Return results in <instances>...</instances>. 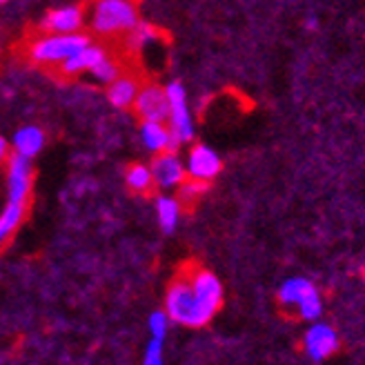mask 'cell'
<instances>
[{
  "label": "cell",
  "mask_w": 365,
  "mask_h": 365,
  "mask_svg": "<svg viewBox=\"0 0 365 365\" xmlns=\"http://www.w3.org/2000/svg\"><path fill=\"white\" fill-rule=\"evenodd\" d=\"M223 303V285L212 272H196L192 281H176L165 299V312L170 321L200 327L210 323Z\"/></svg>",
  "instance_id": "obj_1"
},
{
  "label": "cell",
  "mask_w": 365,
  "mask_h": 365,
  "mask_svg": "<svg viewBox=\"0 0 365 365\" xmlns=\"http://www.w3.org/2000/svg\"><path fill=\"white\" fill-rule=\"evenodd\" d=\"M91 43L89 34H41L27 45V58L38 67H61Z\"/></svg>",
  "instance_id": "obj_2"
},
{
  "label": "cell",
  "mask_w": 365,
  "mask_h": 365,
  "mask_svg": "<svg viewBox=\"0 0 365 365\" xmlns=\"http://www.w3.org/2000/svg\"><path fill=\"white\" fill-rule=\"evenodd\" d=\"M168 327H170V317H168V312H154V314L150 317V332H152L154 339H165Z\"/></svg>",
  "instance_id": "obj_24"
},
{
  "label": "cell",
  "mask_w": 365,
  "mask_h": 365,
  "mask_svg": "<svg viewBox=\"0 0 365 365\" xmlns=\"http://www.w3.org/2000/svg\"><path fill=\"white\" fill-rule=\"evenodd\" d=\"M125 182H127V187H130L132 192H136V194H148L156 185L152 168L143 165V163H134V165L127 168Z\"/></svg>",
  "instance_id": "obj_18"
},
{
  "label": "cell",
  "mask_w": 365,
  "mask_h": 365,
  "mask_svg": "<svg viewBox=\"0 0 365 365\" xmlns=\"http://www.w3.org/2000/svg\"><path fill=\"white\" fill-rule=\"evenodd\" d=\"M140 23L136 0H94L89 25L91 31L103 38L130 34Z\"/></svg>",
  "instance_id": "obj_3"
},
{
  "label": "cell",
  "mask_w": 365,
  "mask_h": 365,
  "mask_svg": "<svg viewBox=\"0 0 365 365\" xmlns=\"http://www.w3.org/2000/svg\"><path fill=\"white\" fill-rule=\"evenodd\" d=\"M132 109L140 118V123H168L170 120V101H168L165 87L143 85Z\"/></svg>",
  "instance_id": "obj_5"
},
{
  "label": "cell",
  "mask_w": 365,
  "mask_h": 365,
  "mask_svg": "<svg viewBox=\"0 0 365 365\" xmlns=\"http://www.w3.org/2000/svg\"><path fill=\"white\" fill-rule=\"evenodd\" d=\"M85 23V14L78 5L51 9L43 16L41 31L43 34H78Z\"/></svg>",
  "instance_id": "obj_9"
},
{
  "label": "cell",
  "mask_w": 365,
  "mask_h": 365,
  "mask_svg": "<svg viewBox=\"0 0 365 365\" xmlns=\"http://www.w3.org/2000/svg\"><path fill=\"white\" fill-rule=\"evenodd\" d=\"M5 3H9V0H0V5H5Z\"/></svg>",
  "instance_id": "obj_26"
},
{
  "label": "cell",
  "mask_w": 365,
  "mask_h": 365,
  "mask_svg": "<svg viewBox=\"0 0 365 365\" xmlns=\"http://www.w3.org/2000/svg\"><path fill=\"white\" fill-rule=\"evenodd\" d=\"M339 348V336L330 325L314 323L305 334V350L314 361H323Z\"/></svg>",
  "instance_id": "obj_10"
},
{
  "label": "cell",
  "mask_w": 365,
  "mask_h": 365,
  "mask_svg": "<svg viewBox=\"0 0 365 365\" xmlns=\"http://www.w3.org/2000/svg\"><path fill=\"white\" fill-rule=\"evenodd\" d=\"M31 180L34 168L31 158L21 154H9L7 158V190H9V203H27L31 194Z\"/></svg>",
  "instance_id": "obj_6"
},
{
  "label": "cell",
  "mask_w": 365,
  "mask_h": 365,
  "mask_svg": "<svg viewBox=\"0 0 365 365\" xmlns=\"http://www.w3.org/2000/svg\"><path fill=\"white\" fill-rule=\"evenodd\" d=\"M168 91V101H170V132H172V143H174V152L180 145H185L194 138V118L187 105V91L182 87V83L172 81L165 85Z\"/></svg>",
  "instance_id": "obj_4"
},
{
  "label": "cell",
  "mask_w": 365,
  "mask_h": 365,
  "mask_svg": "<svg viewBox=\"0 0 365 365\" xmlns=\"http://www.w3.org/2000/svg\"><path fill=\"white\" fill-rule=\"evenodd\" d=\"M45 143H47V136L38 125H25L14 134L9 145H11L14 154H21L25 158H34L43 152Z\"/></svg>",
  "instance_id": "obj_12"
},
{
  "label": "cell",
  "mask_w": 365,
  "mask_h": 365,
  "mask_svg": "<svg viewBox=\"0 0 365 365\" xmlns=\"http://www.w3.org/2000/svg\"><path fill=\"white\" fill-rule=\"evenodd\" d=\"M11 150V145L3 138V136H0V165H3V163H7V158H9V152Z\"/></svg>",
  "instance_id": "obj_25"
},
{
  "label": "cell",
  "mask_w": 365,
  "mask_h": 365,
  "mask_svg": "<svg viewBox=\"0 0 365 365\" xmlns=\"http://www.w3.org/2000/svg\"><path fill=\"white\" fill-rule=\"evenodd\" d=\"M140 91V83L134 76H118L112 85H107V101L116 109H132Z\"/></svg>",
  "instance_id": "obj_13"
},
{
  "label": "cell",
  "mask_w": 365,
  "mask_h": 365,
  "mask_svg": "<svg viewBox=\"0 0 365 365\" xmlns=\"http://www.w3.org/2000/svg\"><path fill=\"white\" fill-rule=\"evenodd\" d=\"M143 365H165L163 361V339H154L148 343V350H145Z\"/></svg>",
  "instance_id": "obj_23"
},
{
  "label": "cell",
  "mask_w": 365,
  "mask_h": 365,
  "mask_svg": "<svg viewBox=\"0 0 365 365\" xmlns=\"http://www.w3.org/2000/svg\"><path fill=\"white\" fill-rule=\"evenodd\" d=\"M156 38H158L156 27H152L148 23H138L130 34H127V49H130V51H140L143 47H148Z\"/></svg>",
  "instance_id": "obj_19"
},
{
  "label": "cell",
  "mask_w": 365,
  "mask_h": 365,
  "mask_svg": "<svg viewBox=\"0 0 365 365\" xmlns=\"http://www.w3.org/2000/svg\"><path fill=\"white\" fill-rule=\"evenodd\" d=\"M156 216L158 225L165 234H172L180 218V200L174 196H158L156 198Z\"/></svg>",
  "instance_id": "obj_15"
},
{
  "label": "cell",
  "mask_w": 365,
  "mask_h": 365,
  "mask_svg": "<svg viewBox=\"0 0 365 365\" xmlns=\"http://www.w3.org/2000/svg\"><path fill=\"white\" fill-rule=\"evenodd\" d=\"M89 74L94 76V81H98V83H103V85H112V83L123 74V71H120L118 61H114V58L107 53V56H105L94 69L89 71Z\"/></svg>",
  "instance_id": "obj_20"
},
{
  "label": "cell",
  "mask_w": 365,
  "mask_h": 365,
  "mask_svg": "<svg viewBox=\"0 0 365 365\" xmlns=\"http://www.w3.org/2000/svg\"><path fill=\"white\" fill-rule=\"evenodd\" d=\"M107 56V49L103 45H96V43H89L85 49H81L76 56H71L69 61H65L61 67H58V74H63L65 78H76L85 71H91L103 58Z\"/></svg>",
  "instance_id": "obj_11"
},
{
  "label": "cell",
  "mask_w": 365,
  "mask_h": 365,
  "mask_svg": "<svg viewBox=\"0 0 365 365\" xmlns=\"http://www.w3.org/2000/svg\"><path fill=\"white\" fill-rule=\"evenodd\" d=\"M314 292L317 287L307 279H287L279 289V297L287 305H301L309 294H314Z\"/></svg>",
  "instance_id": "obj_17"
},
{
  "label": "cell",
  "mask_w": 365,
  "mask_h": 365,
  "mask_svg": "<svg viewBox=\"0 0 365 365\" xmlns=\"http://www.w3.org/2000/svg\"><path fill=\"white\" fill-rule=\"evenodd\" d=\"M178 192H180V200L182 203H192V200H196V198H200L205 192H207V182L205 180H196V178H185V182L178 187Z\"/></svg>",
  "instance_id": "obj_21"
},
{
  "label": "cell",
  "mask_w": 365,
  "mask_h": 365,
  "mask_svg": "<svg viewBox=\"0 0 365 365\" xmlns=\"http://www.w3.org/2000/svg\"><path fill=\"white\" fill-rule=\"evenodd\" d=\"M152 174H154V182L160 190H174L180 187L187 178V170L185 163L178 158L176 152H163L156 154V158L152 160Z\"/></svg>",
  "instance_id": "obj_7"
},
{
  "label": "cell",
  "mask_w": 365,
  "mask_h": 365,
  "mask_svg": "<svg viewBox=\"0 0 365 365\" xmlns=\"http://www.w3.org/2000/svg\"><path fill=\"white\" fill-rule=\"evenodd\" d=\"M27 214V203H7V207L0 214V247L18 230Z\"/></svg>",
  "instance_id": "obj_16"
},
{
  "label": "cell",
  "mask_w": 365,
  "mask_h": 365,
  "mask_svg": "<svg viewBox=\"0 0 365 365\" xmlns=\"http://www.w3.org/2000/svg\"><path fill=\"white\" fill-rule=\"evenodd\" d=\"M321 309H323V303H321L319 292H314V294H309V297L299 305V312H301L303 319H317V317H321Z\"/></svg>",
  "instance_id": "obj_22"
},
{
  "label": "cell",
  "mask_w": 365,
  "mask_h": 365,
  "mask_svg": "<svg viewBox=\"0 0 365 365\" xmlns=\"http://www.w3.org/2000/svg\"><path fill=\"white\" fill-rule=\"evenodd\" d=\"M185 170H187L190 178L210 182L212 178H216L218 174H221L223 160L212 148H207V145H194V148L190 150V154H187Z\"/></svg>",
  "instance_id": "obj_8"
},
{
  "label": "cell",
  "mask_w": 365,
  "mask_h": 365,
  "mask_svg": "<svg viewBox=\"0 0 365 365\" xmlns=\"http://www.w3.org/2000/svg\"><path fill=\"white\" fill-rule=\"evenodd\" d=\"M140 140L152 154L174 152L172 132L168 123H140Z\"/></svg>",
  "instance_id": "obj_14"
}]
</instances>
